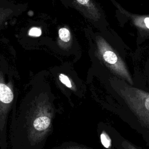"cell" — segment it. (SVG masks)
<instances>
[{
    "label": "cell",
    "mask_w": 149,
    "mask_h": 149,
    "mask_svg": "<svg viewBox=\"0 0 149 149\" xmlns=\"http://www.w3.org/2000/svg\"><path fill=\"white\" fill-rule=\"evenodd\" d=\"M50 125V119L47 116L37 118L34 122V127L37 130H44L47 129Z\"/></svg>",
    "instance_id": "277c9868"
},
{
    "label": "cell",
    "mask_w": 149,
    "mask_h": 149,
    "mask_svg": "<svg viewBox=\"0 0 149 149\" xmlns=\"http://www.w3.org/2000/svg\"><path fill=\"white\" fill-rule=\"evenodd\" d=\"M114 87L142 126L149 131V93L133 87L124 80Z\"/></svg>",
    "instance_id": "6da1fadb"
},
{
    "label": "cell",
    "mask_w": 149,
    "mask_h": 149,
    "mask_svg": "<svg viewBox=\"0 0 149 149\" xmlns=\"http://www.w3.org/2000/svg\"><path fill=\"white\" fill-rule=\"evenodd\" d=\"M79 3L80 5H82L86 7H87L88 8H90L94 12L95 10L94 6L93 5L92 3L91 2L90 0H76Z\"/></svg>",
    "instance_id": "ba28073f"
},
{
    "label": "cell",
    "mask_w": 149,
    "mask_h": 149,
    "mask_svg": "<svg viewBox=\"0 0 149 149\" xmlns=\"http://www.w3.org/2000/svg\"><path fill=\"white\" fill-rule=\"evenodd\" d=\"M101 141L104 147L107 148H110L111 147V140L109 136L104 131L102 132L100 136Z\"/></svg>",
    "instance_id": "8992f818"
},
{
    "label": "cell",
    "mask_w": 149,
    "mask_h": 149,
    "mask_svg": "<svg viewBox=\"0 0 149 149\" xmlns=\"http://www.w3.org/2000/svg\"><path fill=\"white\" fill-rule=\"evenodd\" d=\"M122 146L124 149H139L127 140H125L122 143Z\"/></svg>",
    "instance_id": "30bf717a"
},
{
    "label": "cell",
    "mask_w": 149,
    "mask_h": 149,
    "mask_svg": "<svg viewBox=\"0 0 149 149\" xmlns=\"http://www.w3.org/2000/svg\"><path fill=\"white\" fill-rule=\"evenodd\" d=\"M99 54L110 72L118 78L133 85V81L127 67L122 59L102 38L98 37L97 40Z\"/></svg>",
    "instance_id": "7a4b0ae2"
},
{
    "label": "cell",
    "mask_w": 149,
    "mask_h": 149,
    "mask_svg": "<svg viewBox=\"0 0 149 149\" xmlns=\"http://www.w3.org/2000/svg\"><path fill=\"white\" fill-rule=\"evenodd\" d=\"M29 34L31 36L39 37L41 34V30L38 27H33L30 30Z\"/></svg>",
    "instance_id": "9c48e42d"
},
{
    "label": "cell",
    "mask_w": 149,
    "mask_h": 149,
    "mask_svg": "<svg viewBox=\"0 0 149 149\" xmlns=\"http://www.w3.org/2000/svg\"><path fill=\"white\" fill-rule=\"evenodd\" d=\"M144 26H145L146 28L149 29V17H144L143 20V22Z\"/></svg>",
    "instance_id": "8fae6325"
},
{
    "label": "cell",
    "mask_w": 149,
    "mask_h": 149,
    "mask_svg": "<svg viewBox=\"0 0 149 149\" xmlns=\"http://www.w3.org/2000/svg\"><path fill=\"white\" fill-rule=\"evenodd\" d=\"M13 94L10 88L3 83H0V101L3 103L8 104L12 102Z\"/></svg>",
    "instance_id": "3957f363"
},
{
    "label": "cell",
    "mask_w": 149,
    "mask_h": 149,
    "mask_svg": "<svg viewBox=\"0 0 149 149\" xmlns=\"http://www.w3.org/2000/svg\"><path fill=\"white\" fill-rule=\"evenodd\" d=\"M60 39L64 42H68L70 39V33L68 29L61 28L58 31Z\"/></svg>",
    "instance_id": "5b68a950"
},
{
    "label": "cell",
    "mask_w": 149,
    "mask_h": 149,
    "mask_svg": "<svg viewBox=\"0 0 149 149\" xmlns=\"http://www.w3.org/2000/svg\"><path fill=\"white\" fill-rule=\"evenodd\" d=\"M59 79L60 81H61V83L64 84L66 87H68L69 88L72 87L71 82H70L69 77L67 76H66L62 73L60 74L59 76Z\"/></svg>",
    "instance_id": "52a82bcc"
}]
</instances>
